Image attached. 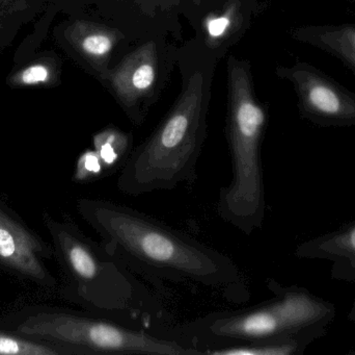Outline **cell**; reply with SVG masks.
<instances>
[{"mask_svg":"<svg viewBox=\"0 0 355 355\" xmlns=\"http://www.w3.org/2000/svg\"><path fill=\"white\" fill-rule=\"evenodd\" d=\"M279 294V299L266 304L207 315L188 325L185 335L205 354L213 348L285 337L310 319L311 304L296 294Z\"/></svg>","mask_w":355,"mask_h":355,"instance_id":"8992f818","label":"cell"},{"mask_svg":"<svg viewBox=\"0 0 355 355\" xmlns=\"http://www.w3.org/2000/svg\"><path fill=\"white\" fill-rule=\"evenodd\" d=\"M116 44V38L112 31L98 29L85 35L81 41V48L87 56L96 58H104L112 52Z\"/></svg>","mask_w":355,"mask_h":355,"instance_id":"4fadbf2b","label":"cell"},{"mask_svg":"<svg viewBox=\"0 0 355 355\" xmlns=\"http://www.w3.org/2000/svg\"><path fill=\"white\" fill-rule=\"evenodd\" d=\"M204 88L202 73H194L170 115L133 149L121 170L119 191L139 196L196 181L206 137Z\"/></svg>","mask_w":355,"mask_h":355,"instance_id":"277c9868","label":"cell"},{"mask_svg":"<svg viewBox=\"0 0 355 355\" xmlns=\"http://www.w3.org/2000/svg\"><path fill=\"white\" fill-rule=\"evenodd\" d=\"M230 25H231V18L229 15H223V16L210 19L207 23V29L210 37L219 38L227 33Z\"/></svg>","mask_w":355,"mask_h":355,"instance_id":"2e32d148","label":"cell"},{"mask_svg":"<svg viewBox=\"0 0 355 355\" xmlns=\"http://www.w3.org/2000/svg\"><path fill=\"white\" fill-rule=\"evenodd\" d=\"M104 179L103 168L95 150H87L77 160L73 179L76 183H87Z\"/></svg>","mask_w":355,"mask_h":355,"instance_id":"5bb4252c","label":"cell"},{"mask_svg":"<svg viewBox=\"0 0 355 355\" xmlns=\"http://www.w3.org/2000/svg\"><path fill=\"white\" fill-rule=\"evenodd\" d=\"M349 244L352 249L355 250V229L352 231V233H350Z\"/></svg>","mask_w":355,"mask_h":355,"instance_id":"e0dca14e","label":"cell"},{"mask_svg":"<svg viewBox=\"0 0 355 355\" xmlns=\"http://www.w3.org/2000/svg\"><path fill=\"white\" fill-rule=\"evenodd\" d=\"M296 35L333 54L355 74V24L310 25L298 29Z\"/></svg>","mask_w":355,"mask_h":355,"instance_id":"30bf717a","label":"cell"},{"mask_svg":"<svg viewBox=\"0 0 355 355\" xmlns=\"http://www.w3.org/2000/svg\"><path fill=\"white\" fill-rule=\"evenodd\" d=\"M94 150L99 156L104 177L122 170L132 154V137L114 129H107L94 137Z\"/></svg>","mask_w":355,"mask_h":355,"instance_id":"8fae6325","label":"cell"},{"mask_svg":"<svg viewBox=\"0 0 355 355\" xmlns=\"http://www.w3.org/2000/svg\"><path fill=\"white\" fill-rule=\"evenodd\" d=\"M0 329L64 348L71 354L200 355L187 336L133 327L98 315L27 306L0 321Z\"/></svg>","mask_w":355,"mask_h":355,"instance_id":"3957f363","label":"cell"},{"mask_svg":"<svg viewBox=\"0 0 355 355\" xmlns=\"http://www.w3.org/2000/svg\"><path fill=\"white\" fill-rule=\"evenodd\" d=\"M77 210L101 238L102 245L139 276L244 297L243 276L236 263L196 238L110 200L81 198Z\"/></svg>","mask_w":355,"mask_h":355,"instance_id":"6da1fadb","label":"cell"},{"mask_svg":"<svg viewBox=\"0 0 355 355\" xmlns=\"http://www.w3.org/2000/svg\"><path fill=\"white\" fill-rule=\"evenodd\" d=\"M230 93L232 179L219 191L217 213L225 222L250 236L260 229L264 218L260 150L266 115L254 99L250 75L241 65L230 69Z\"/></svg>","mask_w":355,"mask_h":355,"instance_id":"5b68a950","label":"cell"},{"mask_svg":"<svg viewBox=\"0 0 355 355\" xmlns=\"http://www.w3.org/2000/svg\"><path fill=\"white\" fill-rule=\"evenodd\" d=\"M54 258L62 268L64 299L87 313L139 329H155L164 318L162 302L124 262L87 237L72 219L44 214Z\"/></svg>","mask_w":355,"mask_h":355,"instance_id":"7a4b0ae2","label":"cell"},{"mask_svg":"<svg viewBox=\"0 0 355 355\" xmlns=\"http://www.w3.org/2000/svg\"><path fill=\"white\" fill-rule=\"evenodd\" d=\"M0 355H72L70 352L46 342L35 341L0 329Z\"/></svg>","mask_w":355,"mask_h":355,"instance_id":"7c38bea8","label":"cell"},{"mask_svg":"<svg viewBox=\"0 0 355 355\" xmlns=\"http://www.w3.org/2000/svg\"><path fill=\"white\" fill-rule=\"evenodd\" d=\"M283 75L293 83L306 116L327 124L355 123V93L316 67L300 63Z\"/></svg>","mask_w":355,"mask_h":355,"instance_id":"ba28073f","label":"cell"},{"mask_svg":"<svg viewBox=\"0 0 355 355\" xmlns=\"http://www.w3.org/2000/svg\"><path fill=\"white\" fill-rule=\"evenodd\" d=\"M53 258V246L46 243L10 206L0 201V266L42 287L55 289L58 281L44 263Z\"/></svg>","mask_w":355,"mask_h":355,"instance_id":"52a82bcc","label":"cell"},{"mask_svg":"<svg viewBox=\"0 0 355 355\" xmlns=\"http://www.w3.org/2000/svg\"><path fill=\"white\" fill-rule=\"evenodd\" d=\"M155 79L156 48L153 43L135 50L110 75L112 88L127 108H132L149 93Z\"/></svg>","mask_w":355,"mask_h":355,"instance_id":"9c48e42d","label":"cell"},{"mask_svg":"<svg viewBox=\"0 0 355 355\" xmlns=\"http://www.w3.org/2000/svg\"><path fill=\"white\" fill-rule=\"evenodd\" d=\"M49 73L47 69L41 65L29 67L21 75V79L26 85H35V83H44L47 81Z\"/></svg>","mask_w":355,"mask_h":355,"instance_id":"9a60e30c","label":"cell"}]
</instances>
